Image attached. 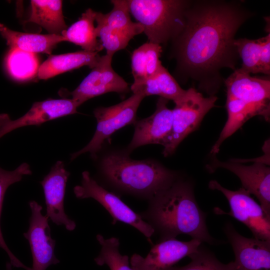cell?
I'll list each match as a JSON object with an SVG mask.
<instances>
[{"mask_svg":"<svg viewBox=\"0 0 270 270\" xmlns=\"http://www.w3.org/2000/svg\"><path fill=\"white\" fill-rule=\"evenodd\" d=\"M252 16L238 2H190L183 26L173 40L176 56L180 69L209 96L219 90L220 70H236L239 56L234 36Z\"/></svg>","mask_w":270,"mask_h":270,"instance_id":"cell-1","label":"cell"},{"mask_svg":"<svg viewBox=\"0 0 270 270\" xmlns=\"http://www.w3.org/2000/svg\"><path fill=\"white\" fill-rule=\"evenodd\" d=\"M217 99L216 96L204 97L194 88H190L174 102L172 130L162 145L164 156L172 154L180 142L197 129L206 114L216 106Z\"/></svg>","mask_w":270,"mask_h":270,"instance_id":"cell-6","label":"cell"},{"mask_svg":"<svg viewBox=\"0 0 270 270\" xmlns=\"http://www.w3.org/2000/svg\"><path fill=\"white\" fill-rule=\"evenodd\" d=\"M188 257L191 260L188 264L183 266H172L166 270H234L230 262L222 263L202 244Z\"/></svg>","mask_w":270,"mask_h":270,"instance_id":"cell-29","label":"cell"},{"mask_svg":"<svg viewBox=\"0 0 270 270\" xmlns=\"http://www.w3.org/2000/svg\"><path fill=\"white\" fill-rule=\"evenodd\" d=\"M162 48L160 44L146 42L134 50L131 57L134 82L146 80L154 75L162 66L160 60Z\"/></svg>","mask_w":270,"mask_h":270,"instance_id":"cell-24","label":"cell"},{"mask_svg":"<svg viewBox=\"0 0 270 270\" xmlns=\"http://www.w3.org/2000/svg\"><path fill=\"white\" fill-rule=\"evenodd\" d=\"M32 172L30 166L26 162L22 163L13 170H6L0 167V220L2 208L3 200L8 188L12 184L20 181L23 176L30 175ZM0 248L8 255L11 264L16 268H20L26 270H32L24 264L11 252L4 241L0 226Z\"/></svg>","mask_w":270,"mask_h":270,"instance_id":"cell-26","label":"cell"},{"mask_svg":"<svg viewBox=\"0 0 270 270\" xmlns=\"http://www.w3.org/2000/svg\"><path fill=\"white\" fill-rule=\"evenodd\" d=\"M202 242L192 239L183 242L172 238L160 241L145 258L134 254L130 258L132 270H166L186 256L196 252Z\"/></svg>","mask_w":270,"mask_h":270,"instance_id":"cell-16","label":"cell"},{"mask_svg":"<svg viewBox=\"0 0 270 270\" xmlns=\"http://www.w3.org/2000/svg\"><path fill=\"white\" fill-rule=\"evenodd\" d=\"M70 174L64 162L58 161L40 184L45 198L46 215L56 224L64 226L67 230L72 231L75 229L76 224L68 218L64 210L66 185Z\"/></svg>","mask_w":270,"mask_h":270,"instance_id":"cell-17","label":"cell"},{"mask_svg":"<svg viewBox=\"0 0 270 270\" xmlns=\"http://www.w3.org/2000/svg\"><path fill=\"white\" fill-rule=\"evenodd\" d=\"M208 188L220 192L227 199L230 211L228 212L216 208L214 212L218 214H228L245 224L251 231L254 238L270 241V218L260 204L242 187L232 190L222 186L216 180H210Z\"/></svg>","mask_w":270,"mask_h":270,"instance_id":"cell-9","label":"cell"},{"mask_svg":"<svg viewBox=\"0 0 270 270\" xmlns=\"http://www.w3.org/2000/svg\"><path fill=\"white\" fill-rule=\"evenodd\" d=\"M260 73L269 75L270 74V33L261 38L260 58Z\"/></svg>","mask_w":270,"mask_h":270,"instance_id":"cell-30","label":"cell"},{"mask_svg":"<svg viewBox=\"0 0 270 270\" xmlns=\"http://www.w3.org/2000/svg\"><path fill=\"white\" fill-rule=\"evenodd\" d=\"M190 1L130 0V12L143 27L150 42L160 44L174 40L181 30Z\"/></svg>","mask_w":270,"mask_h":270,"instance_id":"cell-5","label":"cell"},{"mask_svg":"<svg viewBox=\"0 0 270 270\" xmlns=\"http://www.w3.org/2000/svg\"><path fill=\"white\" fill-rule=\"evenodd\" d=\"M224 82L226 88L228 118L210 151L212 156L218 152L226 139L251 118L260 116L268 122L270 120L269 78L252 76L238 68L236 69Z\"/></svg>","mask_w":270,"mask_h":270,"instance_id":"cell-3","label":"cell"},{"mask_svg":"<svg viewBox=\"0 0 270 270\" xmlns=\"http://www.w3.org/2000/svg\"><path fill=\"white\" fill-rule=\"evenodd\" d=\"M112 10L107 14L96 12V34L106 54L112 56L124 49L134 36L143 32L142 26L132 21L128 0H113Z\"/></svg>","mask_w":270,"mask_h":270,"instance_id":"cell-7","label":"cell"},{"mask_svg":"<svg viewBox=\"0 0 270 270\" xmlns=\"http://www.w3.org/2000/svg\"><path fill=\"white\" fill-rule=\"evenodd\" d=\"M100 57L98 52L84 50L52 55L40 66L38 76L40 79L46 80L83 66L93 68Z\"/></svg>","mask_w":270,"mask_h":270,"instance_id":"cell-20","label":"cell"},{"mask_svg":"<svg viewBox=\"0 0 270 270\" xmlns=\"http://www.w3.org/2000/svg\"><path fill=\"white\" fill-rule=\"evenodd\" d=\"M206 167L210 172L222 168L235 174L240 178L242 187L256 197L264 212L270 218V168L268 164L258 162L246 166L233 160L222 162L214 158Z\"/></svg>","mask_w":270,"mask_h":270,"instance_id":"cell-11","label":"cell"},{"mask_svg":"<svg viewBox=\"0 0 270 270\" xmlns=\"http://www.w3.org/2000/svg\"><path fill=\"white\" fill-rule=\"evenodd\" d=\"M112 56L100 57L96 65L70 94L80 106L89 99L110 92L122 94L128 91V84L112 66Z\"/></svg>","mask_w":270,"mask_h":270,"instance_id":"cell-13","label":"cell"},{"mask_svg":"<svg viewBox=\"0 0 270 270\" xmlns=\"http://www.w3.org/2000/svg\"><path fill=\"white\" fill-rule=\"evenodd\" d=\"M168 102L166 99L160 98L154 113L134 122V132L128 146V151L148 144L162 145L172 128V110L168 107Z\"/></svg>","mask_w":270,"mask_h":270,"instance_id":"cell-18","label":"cell"},{"mask_svg":"<svg viewBox=\"0 0 270 270\" xmlns=\"http://www.w3.org/2000/svg\"><path fill=\"white\" fill-rule=\"evenodd\" d=\"M31 216L29 227L24 234L28 240L32 257V270H46L52 264L60 263L56 256V241L50 235L48 218L42 213V208L36 202H29Z\"/></svg>","mask_w":270,"mask_h":270,"instance_id":"cell-12","label":"cell"},{"mask_svg":"<svg viewBox=\"0 0 270 270\" xmlns=\"http://www.w3.org/2000/svg\"><path fill=\"white\" fill-rule=\"evenodd\" d=\"M62 4L60 0H32L30 14L26 22L38 24L50 34H61L67 29L62 14Z\"/></svg>","mask_w":270,"mask_h":270,"instance_id":"cell-22","label":"cell"},{"mask_svg":"<svg viewBox=\"0 0 270 270\" xmlns=\"http://www.w3.org/2000/svg\"><path fill=\"white\" fill-rule=\"evenodd\" d=\"M80 106L70 98L51 99L35 102L24 116L12 120L7 114H0V138L12 131L28 126H40L48 121L77 112Z\"/></svg>","mask_w":270,"mask_h":270,"instance_id":"cell-14","label":"cell"},{"mask_svg":"<svg viewBox=\"0 0 270 270\" xmlns=\"http://www.w3.org/2000/svg\"><path fill=\"white\" fill-rule=\"evenodd\" d=\"M0 34L6 40L10 48L37 54H50L58 43L66 42L61 34H31L12 30L0 23Z\"/></svg>","mask_w":270,"mask_h":270,"instance_id":"cell-19","label":"cell"},{"mask_svg":"<svg viewBox=\"0 0 270 270\" xmlns=\"http://www.w3.org/2000/svg\"><path fill=\"white\" fill-rule=\"evenodd\" d=\"M224 232L234 254L230 262L234 270H270V241L244 237L230 222L226 224Z\"/></svg>","mask_w":270,"mask_h":270,"instance_id":"cell-15","label":"cell"},{"mask_svg":"<svg viewBox=\"0 0 270 270\" xmlns=\"http://www.w3.org/2000/svg\"><path fill=\"white\" fill-rule=\"evenodd\" d=\"M12 266L10 262H8L6 266V270H12Z\"/></svg>","mask_w":270,"mask_h":270,"instance_id":"cell-31","label":"cell"},{"mask_svg":"<svg viewBox=\"0 0 270 270\" xmlns=\"http://www.w3.org/2000/svg\"><path fill=\"white\" fill-rule=\"evenodd\" d=\"M144 98L140 93L134 94L116 105L96 108L94 113L97 126L94 134L86 146L71 155V160L86 152H90L92 157L96 158L104 142L114 132L136 122L138 109Z\"/></svg>","mask_w":270,"mask_h":270,"instance_id":"cell-8","label":"cell"},{"mask_svg":"<svg viewBox=\"0 0 270 270\" xmlns=\"http://www.w3.org/2000/svg\"><path fill=\"white\" fill-rule=\"evenodd\" d=\"M6 70L14 80L24 81L38 74L39 62L35 54L10 48L6 58Z\"/></svg>","mask_w":270,"mask_h":270,"instance_id":"cell-25","label":"cell"},{"mask_svg":"<svg viewBox=\"0 0 270 270\" xmlns=\"http://www.w3.org/2000/svg\"><path fill=\"white\" fill-rule=\"evenodd\" d=\"M74 192L80 199L92 198L102 204L113 218L112 224L120 221L141 232L151 242L153 228L142 216L132 210L115 194L100 186L88 171L82 173L81 184L74 186Z\"/></svg>","mask_w":270,"mask_h":270,"instance_id":"cell-10","label":"cell"},{"mask_svg":"<svg viewBox=\"0 0 270 270\" xmlns=\"http://www.w3.org/2000/svg\"><path fill=\"white\" fill-rule=\"evenodd\" d=\"M140 216L158 232L160 241L186 234L202 243L214 242L206 226V214L196 202L192 183L188 180L177 179L156 193Z\"/></svg>","mask_w":270,"mask_h":270,"instance_id":"cell-2","label":"cell"},{"mask_svg":"<svg viewBox=\"0 0 270 270\" xmlns=\"http://www.w3.org/2000/svg\"><path fill=\"white\" fill-rule=\"evenodd\" d=\"M234 44L238 56L242 60L240 68L249 74L260 73L261 38L257 40L236 39Z\"/></svg>","mask_w":270,"mask_h":270,"instance_id":"cell-28","label":"cell"},{"mask_svg":"<svg viewBox=\"0 0 270 270\" xmlns=\"http://www.w3.org/2000/svg\"><path fill=\"white\" fill-rule=\"evenodd\" d=\"M101 168L114 186L150 198L178 179L176 173L154 161L134 160L116 152L104 157Z\"/></svg>","mask_w":270,"mask_h":270,"instance_id":"cell-4","label":"cell"},{"mask_svg":"<svg viewBox=\"0 0 270 270\" xmlns=\"http://www.w3.org/2000/svg\"><path fill=\"white\" fill-rule=\"evenodd\" d=\"M96 240L102 248L98 256L94 258L100 266L106 264L110 270H132L129 266L128 256L120 254L119 240L115 237L105 238L100 234L96 235Z\"/></svg>","mask_w":270,"mask_h":270,"instance_id":"cell-27","label":"cell"},{"mask_svg":"<svg viewBox=\"0 0 270 270\" xmlns=\"http://www.w3.org/2000/svg\"><path fill=\"white\" fill-rule=\"evenodd\" d=\"M131 90L134 94L140 93L144 97L156 95L174 102L180 100L186 92L163 66L150 78L138 82H134Z\"/></svg>","mask_w":270,"mask_h":270,"instance_id":"cell-21","label":"cell"},{"mask_svg":"<svg viewBox=\"0 0 270 270\" xmlns=\"http://www.w3.org/2000/svg\"><path fill=\"white\" fill-rule=\"evenodd\" d=\"M96 12L88 8L78 21L64 30L61 35L66 42H72L82 48L84 50L96 52L104 48L97 40L94 26Z\"/></svg>","mask_w":270,"mask_h":270,"instance_id":"cell-23","label":"cell"}]
</instances>
